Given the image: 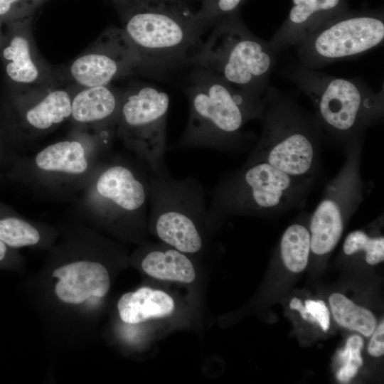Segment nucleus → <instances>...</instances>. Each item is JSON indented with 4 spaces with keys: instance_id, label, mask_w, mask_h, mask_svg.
<instances>
[{
    "instance_id": "dca6fc26",
    "label": "nucleus",
    "mask_w": 384,
    "mask_h": 384,
    "mask_svg": "<svg viewBox=\"0 0 384 384\" xmlns=\"http://www.w3.org/2000/svg\"><path fill=\"white\" fill-rule=\"evenodd\" d=\"M122 94L109 85L84 87L72 96L70 119L75 127L114 137Z\"/></svg>"
},
{
    "instance_id": "7ed1b4c3",
    "label": "nucleus",
    "mask_w": 384,
    "mask_h": 384,
    "mask_svg": "<svg viewBox=\"0 0 384 384\" xmlns=\"http://www.w3.org/2000/svg\"><path fill=\"white\" fill-rule=\"evenodd\" d=\"M122 31L137 50L142 71L163 76L191 66L206 30L183 0H124Z\"/></svg>"
},
{
    "instance_id": "1a4fd4ad",
    "label": "nucleus",
    "mask_w": 384,
    "mask_h": 384,
    "mask_svg": "<svg viewBox=\"0 0 384 384\" xmlns=\"http://www.w3.org/2000/svg\"><path fill=\"white\" fill-rule=\"evenodd\" d=\"M315 179L290 176L263 161H248L210 192V223L234 215H264L301 208Z\"/></svg>"
},
{
    "instance_id": "2f4dec72",
    "label": "nucleus",
    "mask_w": 384,
    "mask_h": 384,
    "mask_svg": "<svg viewBox=\"0 0 384 384\" xmlns=\"http://www.w3.org/2000/svg\"><path fill=\"white\" fill-rule=\"evenodd\" d=\"M21 0H0V15H4L11 10L12 6Z\"/></svg>"
},
{
    "instance_id": "f257e3e1",
    "label": "nucleus",
    "mask_w": 384,
    "mask_h": 384,
    "mask_svg": "<svg viewBox=\"0 0 384 384\" xmlns=\"http://www.w3.org/2000/svg\"><path fill=\"white\" fill-rule=\"evenodd\" d=\"M48 250L37 278V301L48 324H56L58 331L62 324L65 336L68 327L72 336V325L76 331L84 321L90 324V313L109 293L111 278L106 262L122 250L78 220L60 231Z\"/></svg>"
},
{
    "instance_id": "9d476101",
    "label": "nucleus",
    "mask_w": 384,
    "mask_h": 384,
    "mask_svg": "<svg viewBox=\"0 0 384 384\" xmlns=\"http://www.w3.org/2000/svg\"><path fill=\"white\" fill-rule=\"evenodd\" d=\"M149 228L165 244L188 255L203 247L202 225L210 223L205 191L195 177L150 173Z\"/></svg>"
},
{
    "instance_id": "0eeeda50",
    "label": "nucleus",
    "mask_w": 384,
    "mask_h": 384,
    "mask_svg": "<svg viewBox=\"0 0 384 384\" xmlns=\"http://www.w3.org/2000/svg\"><path fill=\"white\" fill-rule=\"evenodd\" d=\"M288 77L311 100L323 134L346 145L362 142L366 129L383 116L384 92L358 79L336 78L302 65Z\"/></svg>"
},
{
    "instance_id": "39448f33",
    "label": "nucleus",
    "mask_w": 384,
    "mask_h": 384,
    "mask_svg": "<svg viewBox=\"0 0 384 384\" xmlns=\"http://www.w3.org/2000/svg\"><path fill=\"white\" fill-rule=\"evenodd\" d=\"M184 89L189 102L186 126L174 148L238 149L243 143L242 129L260 118L263 101H255L206 69L191 65Z\"/></svg>"
},
{
    "instance_id": "2eb2a0df",
    "label": "nucleus",
    "mask_w": 384,
    "mask_h": 384,
    "mask_svg": "<svg viewBox=\"0 0 384 384\" xmlns=\"http://www.w3.org/2000/svg\"><path fill=\"white\" fill-rule=\"evenodd\" d=\"M72 96L65 90H46L31 95L16 110V139L22 154L23 144L54 130L70 118Z\"/></svg>"
},
{
    "instance_id": "393cba45",
    "label": "nucleus",
    "mask_w": 384,
    "mask_h": 384,
    "mask_svg": "<svg viewBox=\"0 0 384 384\" xmlns=\"http://www.w3.org/2000/svg\"><path fill=\"white\" fill-rule=\"evenodd\" d=\"M243 0H201V7L196 15L206 31L223 19L236 14Z\"/></svg>"
},
{
    "instance_id": "a211bd4d",
    "label": "nucleus",
    "mask_w": 384,
    "mask_h": 384,
    "mask_svg": "<svg viewBox=\"0 0 384 384\" xmlns=\"http://www.w3.org/2000/svg\"><path fill=\"white\" fill-rule=\"evenodd\" d=\"M60 230L45 222L27 218L0 201V241L18 250L31 247L49 250Z\"/></svg>"
},
{
    "instance_id": "f8f14e48",
    "label": "nucleus",
    "mask_w": 384,
    "mask_h": 384,
    "mask_svg": "<svg viewBox=\"0 0 384 384\" xmlns=\"http://www.w3.org/2000/svg\"><path fill=\"white\" fill-rule=\"evenodd\" d=\"M383 39V14L344 11L297 45V53L302 65L316 69L364 53Z\"/></svg>"
},
{
    "instance_id": "9b49d317",
    "label": "nucleus",
    "mask_w": 384,
    "mask_h": 384,
    "mask_svg": "<svg viewBox=\"0 0 384 384\" xmlns=\"http://www.w3.org/2000/svg\"><path fill=\"white\" fill-rule=\"evenodd\" d=\"M168 94L149 84L123 92L115 136L155 174H170L165 161Z\"/></svg>"
},
{
    "instance_id": "c756f323",
    "label": "nucleus",
    "mask_w": 384,
    "mask_h": 384,
    "mask_svg": "<svg viewBox=\"0 0 384 384\" xmlns=\"http://www.w3.org/2000/svg\"><path fill=\"white\" fill-rule=\"evenodd\" d=\"M375 331V330H374ZM371 338L368 345V353L375 357H379L384 353V324L378 326Z\"/></svg>"
},
{
    "instance_id": "c85d7f7f",
    "label": "nucleus",
    "mask_w": 384,
    "mask_h": 384,
    "mask_svg": "<svg viewBox=\"0 0 384 384\" xmlns=\"http://www.w3.org/2000/svg\"><path fill=\"white\" fill-rule=\"evenodd\" d=\"M305 307L314 322H318L324 331H327L330 324L329 312L324 302L321 300H306Z\"/></svg>"
},
{
    "instance_id": "a878e982",
    "label": "nucleus",
    "mask_w": 384,
    "mask_h": 384,
    "mask_svg": "<svg viewBox=\"0 0 384 384\" xmlns=\"http://www.w3.org/2000/svg\"><path fill=\"white\" fill-rule=\"evenodd\" d=\"M363 339L358 335L351 336L345 348L338 352V358L343 366L337 373L338 380L346 383L356 373L363 364L361 351L363 347Z\"/></svg>"
},
{
    "instance_id": "cd10ccee",
    "label": "nucleus",
    "mask_w": 384,
    "mask_h": 384,
    "mask_svg": "<svg viewBox=\"0 0 384 384\" xmlns=\"http://www.w3.org/2000/svg\"><path fill=\"white\" fill-rule=\"evenodd\" d=\"M24 267V258L18 250L0 241V270L21 272Z\"/></svg>"
},
{
    "instance_id": "412c9836",
    "label": "nucleus",
    "mask_w": 384,
    "mask_h": 384,
    "mask_svg": "<svg viewBox=\"0 0 384 384\" xmlns=\"http://www.w3.org/2000/svg\"><path fill=\"white\" fill-rule=\"evenodd\" d=\"M3 57L9 61L6 72L14 82L36 84L41 78V65L36 59L31 41L27 36L16 35L3 50Z\"/></svg>"
},
{
    "instance_id": "20e7f679",
    "label": "nucleus",
    "mask_w": 384,
    "mask_h": 384,
    "mask_svg": "<svg viewBox=\"0 0 384 384\" xmlns=\"http://www.w3.org/2000/svg\"><path fill=\"white\" fill-rule=\"evenodd\" d=\"M112 139L108 135L75 127L67 138L33 155H21L5 178L38 198L73 202L111 153Z\"/></svg>"
},
{
    "instance_id": "4be33fe9",
    "label": "nucleus",
    "mask_w": 384,
    "mask_h": 384,
    "mask_svg": "<svg viewBox=\"0 0 384 384\" xmlns=\"http://www.w3.org/2000/svg\"><path fill=\"white\" fill-rule=\"evenodd\" d=\"M281 258L288 270L299 272L307 265L310 249V232L301 223H294L284 231L280 241Z\"/></svg>"
},
{
    "instance_id": "f3484780",
    "label": "nucleus",
    "mask_w": 384,
    "mask_h": 384,
    "mask_svg": "<svg viewBox=\"0 0 384 384\" xmlns=\"http://www.w3.org/2000/svg\"><path fill=\"white\" fill-rule=\"evenodd\" d=\"M344 0H292V7L283 24L269 41L277 53L297 46L317 28L344 12Z\"/></svg>"
},
{
    "instance_id": "ddd939ff",
    "label": "nucleus",
    "mask_w": 384,
    "mask_h": 384,
    "mask_svg": "<svg viewBox=\"0 0 384 384\" xmlns=\"http://www.w3.org/2000/svg\"><path fill=\"white\" fill-rule=\"evenodd\" d=\"M362 142L347 149L339 173L326 186L322 199L310 218V249L316 255L331 252L338 242L345 220L363 200V183L360 172Z\"/></svg>"
},
{
    "instance_id": "b1692460",
    "label": "nucleus",
    "mask_w": 384,
    "mask_h": 384,
    "mask_svg": "<svg viewBox=\"0 0 384 384\" xmlns=\"http://www.w3.org/2000/svg\"><path fill=\"white\" fill-rule=\"evenodd\" d=\"M358 249L366 252V261L369 265H376L384 260V238L370 237L362 230L351 232L346 237L343 250L345 255H351Z\"/></svg>"
},
{
    "instance_id": "6ab92c4d",
    "label": "nucleus",
    "mask_w": 384,
    "mask_h": 384,
    "mask_svg": "<svg viewBox=\"0 0 384 384\" xmlns=\"http://www.w3.org/2000/svg\"><path fill=\"white\" fill-rule=\"evenodd\" d=\"M117 308L124 323L139 324L171 315L175 302L171 295L162 290L143 287L122 295Z\"/></svg>"
},
{
    "instance_id": "423d86ee",
    "label": "nucleus",
    "mask_w": 384,
    "mask_h": 384,
    "mask_svg": "<svg viewBox=\"0 0 384 384\" xmlns=\"http://www.w3.org/2000/svg\"><path fill=\"white\" fill-rule=\"evenodd\" d=\"M262 130L248 161H263L295 177L315 179L323 132L315 116L268 86L262 98Z\"/></svg>"
},
{
    "instance_id": "6e6552de",
    "label": "nucleus",
    "mask_w": 384,
    "mask_h": 384,
    "mask_svg": "<svg viewBox=\"0 0 384 384\" xmlns=\"http://www.w3.org/2000/svg\"><path fill=\"white\" fill-rule=\"evenodd\" d=\"M255 36L238 13L212 28L191 65L200 66L247 97L262 102L277 54Z\"/></svg>"
},
{
    "instance_id": "aec40b11",
    "label": "nucleus",
    "mask_w": 384,
    "mask_h": 384,
    "mask_svg": "<svg viewBox=\"0 0 384 384\" xmlns=\"http://www.w3.org/2000/svg\"><path fill=\"white\" fill-rule=\"evenodd\" d=\"M168 247L146 250L140 259L142 271L160 280L182 283L193 282L196 271L188 254Z\"/></svg>"
},
{
    "instance_id": "bb28decb",
    "label": "nucleus",
    "mask_w": 384,
    "mask_h": 384,
    "mask_svg": "<svg viewBox=\"0 0 384 384\" xmlns=\"http://www.w3.org/2000/svg\"><path fill=\"white\" fill-rule=\"evenodd\" d=\"M21 155L22 154L14 135L6 132L0 126V175L5 176Z\"/></svg>"
},
{
    "instance_id": "f03ea898",
    "label": "nucleus",
    "mask_w": 384,
    "mask_h": 384,
    "mask_svg": "<svg viewBox=\"0 0 384 384\" xmlns=\"http://www.w3.org/2000/svg\"><path fill=\"white\" fill-rule=\"evenodd\" d=\"M150 170L131 153H110L74 203L77 220L118 238L137 240L146 225Z\"/></svg>"
},
{
    "instance_id": "7c9ffc66",
    "label": "nucleus",
    "mask_w": 384,
    "mask_h": 384,
    "mask_svg": "<svg viewBox=\"0 0 384 384\" xmlns=\"http://www.w3.org/2000/svg\"><path fill=\"white\" fill-rule=\"evenodd\" d=\"M290 308L297 310L301 316L305 319L311 322H314L312 316L308 313L305 306H304L301 301L297 298H294L290 302Z\"/></svg>"
},
{
    "instance_id": "5701e85b",
    "label": "nucleus",
    "mask_w": 384,
    "mask_h": 384,
    "mask_svg": "<svg viewBox=\"0 0 384 384\" xmlns=\"http://www.w3.org/2000/svg\"><path fill=\"white\" fill-rule=\"evenodd\" d=\"M329 302L334 317L339 324L359 331L366 336L373 334L375 329L376 320L369 310L356 305L338 293L331 294Z\"/></svg>"
},
{
    "instance_id": "4468645a",
    "label": "nucleus",
    "mask_w": 384,
    "mask_h": 384,
    "mask_svg": "<svg viewBox=\"0 0 384 384\" xmlns=\"http://www.w3.org/2000/svg\"><path fill=\"white\" fill-rule=\"evenodd\" d=\"M142 71V60L121 28L104 31L70 67L73 80L83 87L109 85Z\"/></svg>"
},
{
    "instance_id": "473e14b6",
    "label": "nucleus",
    "mask_w": 384,
    "mask_h": 384,
    "mask_svg": "<svg viewBox=\"0 0 384 384\" xmlns=\"http://www.w3.org/2000/svg\"><path fill=\"white\" fill-rule=\"evenodd\" d=\"M4 180H6L5 176L3 175H0V181H4Z\"/></svg>"
}]
</instances>
